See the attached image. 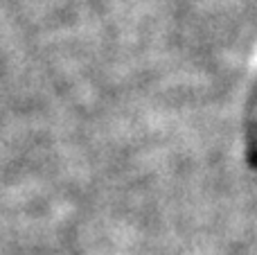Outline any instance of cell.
Returning <instances> with one entry per match:
<instances>
[{
    "instance_id": "cell-1",
    "label": "cell",
    "mask_w": 257,
    "mask_h": 255,
    "mask_svg": "<svg viewBox=\"0 0 257 255\" xmlns=\"http://www.w3.org/2000/svg\"><path fill=\"white\" fill-rule=\"evenodd\" d=\"M248 129H246V154H248V163L250 167L257 170V86H255V95H253V102H250V108H248Z\"/></svg>"
}]
</instances>
